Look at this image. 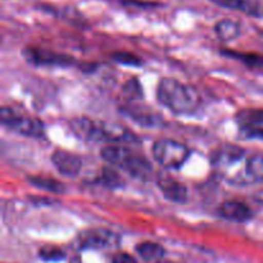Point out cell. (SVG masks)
<instances>
[{
	"instance_id": "obj_3",
	"label": "cell",
	"mask_w": 263,
	"mask_h": 263,
	"mask_svg": "<svg viewBox=\"0 0 263 263\" xmlns=\"http://www.w3.org/2000/svg\"><path fill=\"white\" fill-rule=\"evenodd\" d=\"M248 153L236 144H223L211 156L216 172L230 185L246 186V161Z\"/></svg>"
},
{
	"instance_id": "obj_4",
	"label": "cell",
	"mask_w": 263,
	"mask_h": 263,
	"mask_svg": "<svg viewBox=\"0 0 263 263\" xmlns=\"http://www.w3.org/2000/svg\"><path fill=\"white\" fill-rule=\"evenodd\" d=\"M100 157L103 161L123 170L136 179L148 180L153 175V167L145 157L133 153L130 149L122 145L113 144L104 146L100 151Z\"/></svg>"
},
{
	"instance_id": "obj_7",
	"label": "cell",
	"mask_w": 263,
	"mask_h": 263,
	"mask_svg": "<svg viewBox=\"0 0 263 263\" xmlns=\"http://www.w3.org/2000/svg\"><path fill=\"white\" fill-rule=\"evenodd\" d=\"M77 244L80 249H107L117 247L120 244V236L115 231L104 228L87 229L81 231L77 236Z\"/></svg>"
},
{
	"instance_id": "obj_15",
	"label": "cell",
	"mask_w": 263,
	"mask_h": 263,
	"mask_svg": "<svg viewBox=\"0 0 263 263\" xmlns=\"http://www.w3.org/2000/svg\"><path fill=\"white\" fill-rule=\"evenodd\" d=\"M136 253L146 262H159L166 254V249L154 241H141L136 246Z\"/></svg>"
},
{
	"instance_id": "obj_21",
	"label": "cell",
	"mask_w": 263,
	"mask_h": 263,
	"mask_svg": "<svg viewBox=\"0 0 263 263\" xmlns=\"http://www.w3.org/2000/svg\"><path fill=\"white\" fill-rule=\"evenodd\" d=\"M122 92L127 100H131V102H136V100L143 99V89H141V85L139 82V80L136 77L134 79H130L122 87Z\"/></svg>"
},
{
	"instance_id": "obj_20",
	"label": "cell",
	"mask_w": 263,
	"mask_h": 263,
	"mask_svg": "<svg viewBox=\"0 0 263 263\" xmlns=\"http://www.w3.org/2000/svg\"><path fill=\"white\" fill-rule=\"evenodd\" d=\"M122 110L128 116V117L138 121V123H141V125L144 126H154L157 123L156 116L152 115V113L149 112L143 113V110H141L140 108L130 107V108H123Z\"/></svg>"
},
{
	"instance_id": "obj_9",
	"label": "cell",
	"mask_w": 263,
	"mask_h": 263,
	"mask_svg": "<svg viewBox=\"0 0 263 263\" xmlns=\"http://www.w3.org/2000/svg\"><path fill=\"white\" fill-rule=\"evenodd\" d=\"M157 186L161 190L163 197L170 202L177 204H185L187 202V187L179 180L170 175L161 174L157 176Z\"/></svg>"
},
{
	"instance_id": "obj_19",
	"label": "cell",
	"mask_w": 263,
	"mask_h": 263,
	"mask_svg": "<svg viewBox=\"0 0 263 263\" xmlns=\"http://www.w3.org/2000/svg\"><path fill=\"white\" fill-rule=\"evenodd\" d=\"M222 54L230 58L236 59V61L241 62V63L247 64L249 67H263V55L256 53H241V51L236 50H229V49H223Z\"/></svg>"
},
{
	"instance_id": "obj_23",
	"label": "cell",
	"mask_w": 263,
	"mask_h": 263,
	"mask_svg": "<svg viewBox=\"0 0 263 263\" xmlns=\"http://www.w3.org/2000/svg\"><path fill=\"white\" fill-rule=\"evenodd\" d=\"M112 59L116 62V63L123 64V66H141L143 64V61L139 58L135 54L130 53V51H116L113 53Z\"/></svg>"
},
{
	"instance_id": "obj_24",
	"label": "cell",
	"mask_w": 263,
	"mask_h": 263,
	"mask_svg": "<svg viewBox=\"0 0 263 263\" xmlns=\"http://www.w3.org/2000/svg\"><path fill=\"white\" fill-rule=\"evenodd\" d=\"M240 136L243 139H249V140H263V126L262 127H252L243 128L240 130Z\"/></svg>"
},
{
	"instance_id": "obj_10",
	"label": "cell",
	"mask_w": 263,
	"mask_h": 263,
	"mask_svg": "<svg viewBox=\"0 0 263 263\" xmlns=\"http://www.w3.org/2000/svg\"><path fill=\"white\" fill-rule=\"evenodd\" d=\"M51 162L57 171L66 177L79 176L82 168V159L80 156L63 149H57L51 154Z\"/></svg>"
},
{
	"instance_id": "obj_18",
	"label": "cell",
	"mask_w": 263,
	"mask_h": 263,
	"mask_svg": "<svg viewBox=\"0 0 263 263\" xmlns=\"http://www.w3.org/2000/svg\"><path fill=\"white\" fill-rule=\"evenodd\" d=\"M95 182L105 187H109V189H118V187H122L123 184H125L121 175L116 172L115 170L109 168V167H104V168L100 170L99 175L95 179Z\"/></svg>"
},
{
	"instance_id": "obj_2",
	"label": "cell",
	"mask_w": 263,
	"mask_h": 263,
	"mask_svg": "<svg viewBox=\"0 0 263 263\" xmlns=\"http://www.w3.org/2000/svg\"><path fill=\"white\" fill-rule=\"evenodd\" d=\"M69 127L72 133L79 139L92 143H138L139 138L126 128L125 126L117 123H107L102 121H95L87 117H76L69 121Z\"/></svg>"
},
{
	"instance_id": "obj_5",
	"label": "cell",
	"mask_w": 263,
	"mask_h": 263,
	"mask_svg": "<svg viewBox=\"0 0 263 263\" xmlns=\"http://www.w3.org/2000/svg\"><path fill=\"white\" fill-rule=\"evenodd\" d=\"M152 154L157 163L168 170H179L189 159V146L174 139H158L152 145Z\"/></svg>"
},
{
	"instance_id": "obj_11",
	"label": "cell",
	"mask_w": 263,
	"mask_h": 263,
	"mask_svg": "<svg viewBox=\"0 0 263 263\" xmlns=\"http://www.w3.org/2000/svg\"><path fill=\"white\" fill-rule=\"evenodd\" d=\"M217 215L221 218L233 222H247L254 216L253 210L240 200H225L217 208Z\"/></svg>"
},
{
	"instance_id": "obj_1",
	"label": "cell",
	"mask_w": 263,
	"mask_h": 263,
	"mask_svg": "<svg viewBox=\"0 0 263 263\" xmlns=\"http://www.w3.org/2000/svg\"><path fill=\"white\" fill-rule=\"evenodd\" d=\"M157 100L174 115H193L202 107V97L194 86L174 77H164L157 85Z\"/></svg>"
},
{
	"instance_id": "obj_8",
	"label": "cell",
	"mask_w": 263,
	"mask_h": 263,
	"mask_svg": "<svg viewBox=\"0 0 263 263\" xmlns=\"http://www.w3.org/2000/svg\"><path fill=\"white\" fill-rule=\"evenodd\" d=\"M26 61L33 66H51V67H69L76 63L73 57L68 54H61L53 50H46L41 48L25 49L23 51Z\"/></svg>"
},
{
	"instance_id": "obj_13",
	"label": "cell",
	"mask_w": 263,
	"mask_h": 263,
	"mask_svg": "<svg viewBox=\"0 0 263 263\" xmlns=\"http://www.w3.org/2000/svg\"><path fill=\"white\" fill-rule=\"evenodd\" d=\"M235 120L240 130H243V128L262 127L263 109H259V108H246V109H241L236 113Z\"/></svg>"
},
{
	"instance_id": "obj_22",
	"label": "cell",
	"mask_w": 263,
	"mask_h": 263,
	"mask_svg": "<svg viewBox=\"0 0 263 263\" xmlns=\"http://www.w3.org/2000/svg\"><path fill=\"white\" fill-rule=\"evenodd\" d=\"M39 257L46 262H58L66 258V252L55 246H44L39 249Z\"/></svg>"
},
{
	"instance_id": "obj_27",
	"label": "cell",
	"mask_w": 263,
	"mask_h": 263,
	"mask_svg": "<svg viewBox=\"0 0 263 263\" xmlns=\"http://www.w3.org/2000/svg\"><path fill=\"white\" fill-rule=\"evenodd\" d=\"M154 263H182V262H175V261H159V262H154Z\"/></svg>"
},
{
	"instance_id": "obj_12",
	"label": "cell",
	"mask_w": 263,
	"mask_h": 263,
	"mask_svg": "<svg viewBox=\"0 0 263 263\" xmlns=\"http://www.w3.org/2000/svg\"><path fill=\"white\" fill-rule=\"evenodd\" d=\"M263 184V154H248L246 161V185Z\"/></svg>"
},
{
	"instance_id": "obj_6",
	"label": "cell",
	"mask_w": 263,
	"mask_h": 263,
	"mask_svg": "<svg viewBox=\"0 0 263 263\" xmlns=\"http://www.w3.org/2000/svg\"><path fill=\"white\" fill-rule=\"evenodd\" d=\"M0 121H2L3 126L21 134V135L30 136V138H41L45 134V126H44L43 121L35 117L18 115L10 107H3L0 109Z\"/></svg>"
},
{
	"instance_id": "obj_25",
	"label": "cell",
	"mask_w": 263,
	"mask_h": 263,
	"mask_svg": "<svg viewBox=\"0 0 263 263\" xmlns=\"http://www.w3.org/2000/svg\"><path fill=\"white\" fill-rule=\"evenodd\" d=\"M110 263H139L138 259L134 256H131L130 253H126V252H121L113 256L112 262Z\"/></svg>"
},
{
	"instance_id": "obj_16",
	"label": "cell",
	"mask_w": 263,
	"mask_h": 263,
	"mask_svg": "<svg viewBox=\"0 0 263 263\" xmlns=\"http://www.w3.org/2000/svg\"><path fill=\"white\" fill-rule=\"evenodd\" d=\"M27 181L30 185L37 187V189L44 190V192L54 193V194H63L66 193V186L62 184L58 180L53 179L49 176H40V175H33V176H28Z\"/></svg>"
},
{
	"instance_id": "obj_17",
	"label": "cell",
	"mask_w": 263,
	"mask_h": 263,
	"mask_svg": "<svg viewBox=\"0 0 263 263\" xmlns=\"http://www.w3.org/2000/svg\"><path fill=\"white\" fill-rule=\"evenodd\" d=\"M220 7L233 10H240L249 15H259V8L251 0H211Z\"/></svg>"
},
{
	"instance_id": "obj_14",
	"label": "cell",
	"mask_w": 263,
	"mask_h": 263,
	"mask_svg": "<svg viewBox=\"0 0 263 263\" xmlns=\"http://www.w3.org/2000/svg\"><path fill=\"white\" fill-rule=\"evenodd\" d=\"M215 32L222 41H233L241 33V25L231 18H222L215 25Z\"/></svg>"
},
{
	"instance_id": "obj_26",
	"label": "cell",
	"mask_w": 263,
	"mask_h": 263,
	"mask_svg": "<svg viewBox=\"0 0 263 263\" xmlns=\"http://www.w3.org/2000/svg\"><path fill=\"white\" fill-rule=\"evenodd\" d=\"M69 263H82L81 261H80V258H77V257H74V258L71 259V262Z\"/></svg>"
}]
</instances>
